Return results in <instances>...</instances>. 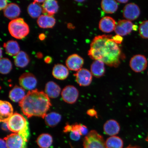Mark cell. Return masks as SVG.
<instances>
[{
    "label": "cell",
    "instance_id": "cell-23",
    "mask_svg": "<svg viewBox=\"0 0 148 148\" xmlns=\"http://www.w3.org/2000/svg\"><path fill=\"white\" fill-rule=\"evenodd\" d=\"M37 23L42 28H51L55 25L56 20L53 16L42 15L37 20Z\"/></svg>",
    "mask_w": 148,
    "mask_h": 148
},
{
    "label": "cell",
    "instance_id": "cell-38",
    "mask_svg": "<svg viewBox=\"0 0 148 148\" xmlns=\"http://www.w3.org/2000/svg\"><path fill=\"white\" fill-rule=\"evenodd\" d=\"M0 145H1V148H8L6 142H5L4 139H1V140H0Z\"/></svg>",
    "mask_w": 148,
    "mask_h": 148
},
{
    "label": "cell",
    "instance_id": "cell-11",
    "mask_svg": "<svg viewBox=\"0 0 148 148\" xmlns=\"http://www.w3.org/2000/svg\"><path fill=\"white\" fill-rule=\"evenodd\" d=\"M140 14L139 7L134 3H128L123 8V16L129 21H133L136 19L139 16Z\"/></svg>",
    "mask_w": 148,
    "mask_h": 148
},
{
    "label": "cell",
    "instance_id": "cell-35",
    "mask_svg": "<svg viewBox=\"0 0 148 148\" xmlns=\"http://www.w3.org/2000/svg\"><path fill=\"white\" fill-rule=\"evenodd\" d=\"M112 39L117 44H121L123 40V38L121 36L118 35L112 37Z\"/></svg>",
    "mask_w": 148,
    "mask_h": 148
},
{
    "label": "cell",
    "instance_id": "cell-17",
    "mask_svg": "<svg viewBox=\"0 0 148 148\" xmlns=\"http://www.w3.org/2000/svg\"><path fill=\"white\" fill-rule=\"evenodd\" d=\"M42 13L44 15L53 16L58 10V2L54 0H47L42 5Z\"/></svg>",
    "mask_w": 148,
    "mask_h": 148
},
{
    "label": "cell",
    "instance_id": "cell-41",
    "mask_svg": "<svg viewBox=\"0 0 148 148\" xmlns=\"http://www.w3.org/2000/svg\"><path fill=\"white\" fill-rule=\"evenodd\" d=\"M45 62L47 63H49L51 62V57L49 56L45 57Z\"/></svg>",
    "mask_w": 148,
    "mask_h": 148
},
{
    "label": "cell",
    "instance_id": "cell-21",
    "mask_svg": "<svg viewBox=\"0 0 148 148\" xmlns=\"http://www.w3.org/2000/svg\"><path fill=\"white\" fill-rule=\"evenodd\" d=\"M61 88L56 83L53 81H49L46 85L45 93L49 97L55 99L60 95Z\"/></svg>",
    "mask_w": 148,
    "mask_h": 148
},
{
    "label": "cell",
    "instance_id": "cell-37",
    "mask_svg": "<svg viewBox=\"0 0 148 148\" xmlns=\"http://www.w3.org/2000/svg\"><path fill=\"white\" fill-rule=\"evenodd\" d=\"M1 5H0V9L1 10H4L8 5V1L6 0H1L0 1Z\"/></svg>",
    "mask_w": 148,
    "mask_h": 148
},
{
    "label": "cell",
    "instance_id": "cell-2",
    "mask_svg": "<svg viewBox=\"0 0 148 148\" xmlns=\"http://www.w3.org/2000/svg\"><path fill=\"white\" fill-rule=\"evenodd\" d=\"M19 105L27 118L36 116L44 118L51 105L49 97L45 92L35 89L27 92Z\"/></svg>",
    "mask_w": 148,
    "mask_h": 148
},
{
    "label": "cell",
    "instance_id": "cell-26",
    "mask_svg": "<svg viewBox=\"0 0 148 148\" xmlns=\"http://www.w3.org/2000/svg\"><path fill=\"white\" fill-rule=\"evenodd\" d=\"M101 7L106 13L112 14L117 10L118 4L114 0H103L101 2Z\"/></svg>",
    "mask_w": 148,
    "mask_h": 148
},
{
    "label": "cell",
    "instance_id": "cell-6",
    "mask_svg": "<svg viewBox=\"0 0 148 148\" xmlns=\"http://www.w3.org/2000/svg\"><path fill=\"white\" fill-rule=\"evenodd\" d=\"M147 60L144 56L136 55L131 58L130 66L131 69L136 73H140L145 70L147 67Z\"/></svg>",
    "mask_w": 148,
    "mask_h": 148
},
{
    "label": "cell",
    "instance_id": "cell-24",
    "mask_svg": "<svg viewBox=\"0 0 148 148\" xmlns=\"http://www.w3.org/2000/svg\"><path fill=\"white\" fill-rule=\"evenodd\" d=\"M30 61L29 56L23 51H20L14 57V62L16 66L20 68L26 66Z\"/></svg>",
    "mask_w": 148,
    "mask_h": 148
},
{
    "label": "cell",
    "instance_id": "cell-40",
    "mask_svg": "<svg viewBox=\"0 0 148 148\" xmlns=\"http://www.w3.org/2000/svg\"><path fill=\"white\" fill-rule=\"evenodd\" d=\"M3 124L2 125V129L3 130L6 131L7 130H8V126H7V122H4L3 123Z\"/></svg>",
    "mask_w": 148,
    "mask_h": 148
},
{
    "label": "cell",
    "instance_id": "cell-9",
    "mask_svg": "<svg viewBox=\"0 0 148 148\" xmlns=\"http://www.w3.org/2000/svg\"><path fill=\"white\" fill-rule=\"evenodd\" d=\"M76 81L79 85L82 86H87L91 84L92 80V75L88 69L82 68L74 74Z\"/></svg>",
    "mask_w": 148,
    "mask_h": 148
},
{
    "label": "cell",
    "instance_id": "cell-20",
    "mask_svg": "<svg viewBox=\"0 0 148 148\" xmlns=\"http://www.w3.org/2000/svg\"><path fill=\"white\" fill-rule=\"evenodd\" d=\"M53 77L60 80H64L68 77L69 71L68 68L62 64H57L55 65L52 71Z\"/></svg>",
    "mask_w": 148,
    "mask_h": 148
},
{
    "label": "cell",
    "instance_id": "cell-42",
    "mask_svg": "<svg viewBox=\"0 0 148 148\" xmlns=\"http://www.w3.org/2000/svg\"><path fill=\"white\" fill-rule=\"evenodd\" d=\"M117 1L119 3H127V2L128 1H127V0H123V1H122V0H118V1Z\"/></svg>",
    "mask_w": 148,
    "mask_h": 148
},
{
    "label": "cell",
    "instance_id": "cell-45",
    "mask_svg": "<svg viewBox=\"0 0 148 148\" xmlns=\"http://www.w3.org/2000/svg\"><path fill=\"white\" fill-rule=\"evenodd\" d=\"M126 148H139L136 147H128Z\"/></svg>",
    "mask_w": 148,
    "mask_h": 148
},
{
    "label": "cell",
    "instance_id": "cell-1",
    "mask_svg": "<svg viewBox=\"0 0 148 148\" xmlns=\"http://www.w3.org/2000/svg\"><path fill=\"white\" fill-rule=\"evenodd\" d=\"M112 38L104 36L96 40L92 47V60H101L107 66L116 67L120 63L121 51Z\"/></svg>",
    "mask_w": 148,
    "mask_h": 148
},
{
    "label": "cell",
    "instance_id": "cell-43",
    "mask_svg": "<svg viewBox=\"0 0 148 148\" xmlns=\"http://www.w3.org/2000/svg\"><path fill=\"white\" fill-rule=\"evenodd\" d=\"M39 38L41 40H44L45 38V36L43 34H40L39 36Z\"/></svg>",
    "mask_w": 148,
    "mask_h": 148
},
{
    "label": "cell",
    "instance_id": "cell-12",
    "mask_svg": "<svg viewBox=\"0 0 148 148\" xmlns=\"http://www.w3.org/2000/svg\"><path fill=\"white\" fill-rule=\"evenodd\" d=\"M133 23L128 20H120L116 24L114 31L116 34L121 36L129 34L134 29Z\"/></svg>",
    "mask_w": 148,
    "mask_h": 148
},
{
    "label": "cell",
    "instance_id": "cell-13",
    "mask_svg": "<svg viewBox=\"0 0 148 148\" xmlns=\"http://www.w3.org/2000/svg\"><path fill=\"white\" fill-rule=\"evenodd\" d=\"M66 62L68 69L72 71H77L82 69L84 60L82 57L78 55L73 54L68 57Z\"/></svg>",
    "mask_w": 148,
    "mask_h": 148
},
{
    "label": "cell",
    "instance_id": "cell-15",
    "mask_svg": "<svg viewBox=\"0 0 148 148\" xmlns=\"http://www.w3.org/2000/svg\"><path fill=\"white\" fill-rule=\"evenodd\" d=\"M116 24L113 18L106 16L102 18L99 24V27L102 32L106 33L112 32L114 30Z\"/></svg>",
    "mask_w": 148,
    "mask_h": 148
},
{
    "label": "cell",
    "instance_id": "cell-36",
    "mask_svg": "<svg viewBox=\"0 0 148 148\" xmlns=\"http://www.w3.org/2000/svg\"><path fill=\"white\" fill-rule=\"evenodd\" d=\"M87 114L90 116H96L97 115V111L93 108L88 110L87 112Z\"/></svg>",
    "mask_w": 148,
    "mask_h": 148
},
{
    "label": "cell",
    "instance_id": "cell-47",
    "mask_svg": "<svg viewBox=\"0 0 148 148\" xmlns=\"http://www.w3.org/2000/svg\"></svg>",
    "mask_w": 148,
    "mask_h": 148
},
{
    "label": "cell",
    "instance_id": "cell-33",
    "mask_svg": "<svg viewBox=\"0 0 148 148\" xmlns=\"http://www.w3.org/2000/svg\"><path fill=\"white\" fill-rule=\"evenodd\" d=\"M81 136L82 135L79 131L75 130L70 132V136L71 140L77 141L80 138Z\"/></svg>",
    "mask_w": 148,
    "mask_h": 148
},
{
    "label": "cell",
    "instance_id": "cell-27",
    "mask_svg": "<svg viewBox=\"0 0 148 148\" xmlns=\"http://www.w3.org/2000/svg\"><path fill=\"white\" fill-rule=\"evenodd\" d=\"M44 119L46 125L50 127H53L60 123L62 119V116L57 113L51 112L46 114Z\"/></svg>",
    "mask_w": 148,
    "mask_h": 148
},
{
    "label": "cell",
    "instance_id": "cell-25",
    "mask_svg": "<svg viewBox=\"0 0 148 148\" xmlns=\"http://www.w3.org/2000/svg\"><path fill=\"white\" fill-rule=\"evenodd\" d=\"M6 53L10 56H16L19 53L20 48L18 43L14 40H9L3 44Z\"/></svg>",
    "mask_w": 148,
    "mask_h": 148
},
{
    "label": "cell",
    "instance_id": "cell-22",
    "mask_svg": "<svg viewBox=\"0 0 148 148\" xmlns=\"http://www.w3.org/2000/svg\"><path fill=\"white\" fill-rule=\"evenodd\" d=\"M25 95L24 89L21 87L16 86L9 92V97L13 101L19 103Z\"/></svg>",
    "mask_w": 148,
    "mask_h": 148
},
{
    "label": "cell",
    "instance_id": "cell-44",
    "mask_svg": "<svg viewBox=\"0 0 148 148\" xmlns=\"http://www.w3.org/2000/svg\"><path fill=\"white\" fill-rule=\"evenodd\" d=\"M45 1H34L35 2H36L39 3H43Z\"/></svg>",
    "mask_w": 148,
    "mask_h": 148
},
{
    "label": "cell",
    "instance_id": "cell-29",
    "mask_svg": "<svg viewBox=\"0 0 148 148\" xmlns=\"http://www.w3.org/2000/svg\"><path fill=\"white\" fill-rule=\"evenodd\" d=\"M27 12L31 17L33 18H39L42 12V6L39 3L34 1L31 3L27 7Z\"/></svg>",
    "mask_w": 148,
    "mask_h": 148
},
{
    "label": "cell",
    "instance_id": "cell-8",
    "mask_svg": "<svg viewBox=\"0 0 148 148\" xmlns=\"http://www.w3.org/2000/svg\"><path fill=\"white\" fill-rule=\"evenodd\" d=\"M19 83L22 88L28 90H34L37 84V80L33 74L29 73H24L20 76Z\"/></svg>",
    "mask_w": 148,
    "mask_h": 148
},
{
    "label": "cell",
    "instance_id": "cell-4",
    "mask_svg": "<svg viewBox=\"0 0 148 148\" xmlns=\"http://www.w3.org/2000/svg\"><path fill=\"white\" fill-rule=\"evenodd\" d=\"M8 130L18 134L29 127L28 122L21 114L15 113L7 122Z\"/></svg>",
    "mask_w": 148,
    "mask_h": 148
},
{
    "label": "cell",
    "instance_id": "cell-19",
    "mask_svg": "<svg viewBox=\"0 0 148 148\" xmlns=\"http://www.w3.org/2000/svg\"><path fill=\"white\" fill-rule=\"evenodd\" d=\"M104 64L101 60H94L90 66V72L92 75L97 78L103 77L105 72Z\"/></svg>",
    "mask_w": 148,
    "mask_h": 148
},
{
    "label": "cell",
    "instance_id": "cell-32",
    "mask_svg": "<svg viewBox=\"0 0 148 148\" xmlns=\"http://www.w3.org/2000/svg\"><path fill=\"white\" fill-rule=\"evenodd\" d=\"M139 33L142 38L148 39V20L140 23L139 27Z\"/></svg>",
    "mask_w": 148,
    "mask_h": 148
},
{
    "label": "cell",
    "instance_id": "cell-28",
    "mask_svg": "<svg viewBox=\"0 0 148 148\" xmlns=\"http://www.w3.org/2000/svg\"><path fill=\"white\" fill-rule=\"evenodd\" d=\"M36 142L40 148H49L52 144L53 138L50 134H42L38 137Z\"/></svg>",
    "mask_w": 148,
    "mask_h": 148
},
{
    "label": "cell",
    "instance_id": "cell-46",
    "mask_svg": "<svg viewBox=\"0 0 148 148\" xmlns=\"http://www.w3.org/2000/svg\"><path fill=\"white\" fill-rule=\"evenodd\" d=\"M77 1V2H83V1Z\"/></svg>",
    "mask_w": 148,
    "mask_h": 148
},
{
    "label": "cell",
    "instance_id": "cell-30",
    "mask_svg": "<svg viewBox=\"0 0 148 148\" xmlns=\"http://www.w3.org/2000/svg\"><path fill=\"white\" fill-rule=\"evenodd\" d=\"M105 144L107 148H123V142L119 137L114 136L107 138Z\"/></svg>",
    "mask_w": 148,
    "mask_h": 148
},
{
    "label": "cell",
    "instance_id": "cell-39",
    "mask_svg": "<svg viewBox=\"0 0 148 148\" xmlns=\"http://www.w3.org/2000/svg\"><path fill=\"white\" fill-rule=\"evenodd\" d=\"M71 125L69 124L66 125L65 127L64 132L65 133H67L68 132H71Z\"/></svg>",
    "mask_w": 148,
    "mask_h": 148
},
{
    "label": "cell",
    "instance_id": "cell-18",
    "mask_svg": "<svg viewBox=\"0 0 148 148\" xmlns=\"http://www.w3.org/2000/svg\"><path fill=\"white\" fill-rule=\"evenodd\" d=\"M21 10L19 7L14 3H9L3 10V14L5 17L12 20L17 18Z\"/></svg>",
    "mask_w": 148,
    "mask_h": 148
},
{
    "label": "cell",
    "instance_id": "cell-7",
    "mask_svg": "<svg viewBox=\"0 0 148 148\" xmlns=\"http://www.w3.org/2000/svg\"><path fill=\"white\" fill-rule=\"evenodd\" d=\"M78 90L73 86H68L62 90V96L63 100L69 104H73L77 101L79 97Z\"/></svg>",
    "mask_w": 148,
    "mask_h": 148
},
{
    "label": "cell",
    "instance_id": "cell-31",
    "mask_svg": "<svg viewBox=\"0 0 148 148\" xmlns=\"http://www.w3.org/2000/svg\"><path fill=\"white\" fill-rule=\"evenodd\" d=\"M12 69L11 61L7 58H1L0 60V72L3 75L9 73Z\"/></svg>",
    "mask_w": 148,
    "mask_h": 148
},
{
    "label": "cell",
    "instance_id": "cell-5",
    "mask_svg": "<svg viewBox=\"0 0 148 148\" xmlns=\"http://www.w3.org/2000/svg\"><path fill=\"white\" fill-rule=\"evenodd\" d=\"M83 148H107L103 137L97 131L92 130L86 136Z\"/></svg>",
    "mask_w": 148,
    "mask_h": 148
},
{
    "label": "cell",
    "instance_id": "cell-34",
    "mask_svg": "<svg viewBox=\"0 0 148 148\" xmlns=\"http://www.w3.org/2000/svg\"><path fill=\"white\" fill-rule=\"evenodd\" d=\"M80 132L82 135H86L88 134V127L86 125L81 124L80 127Z\"/></svg>",
    "mask_w": 148,
    "mask_h": 148
},
{
    "label": "cell",
    "instance_id": "cell-16",
    "mask_svg": "<svg viewBox=\"0 0 148 148\" xmlns=\"http://www.w3.org/2000/svg\"><path fill=\"white\" fill-rule=\"evenodd\" d=\"M103 130L106 134L111 136H114L119 134L120 127L119 123L116 120L110 119L107 120L105 123Z\"/></svg>",
    "mask_w": 148,
    "mask_h": 148
},
{
    "label": "cell",
    "instance_id": "cell-3",
    "mask_svg": "<svg viewBox=\"0 0 148 148\" xmlns=\"http://www.w3.org/2000/svg\"><path fill=\"white\" fill-rule=\"evenodd\" d=\"M8 29L11 36L19 40L25 38L29 32L28 25L21 18L12 20L8 24Z\"/></svg>",
    "mask_w": 148,
    "mask_h": 148
},
{
    "label": "cell",
    "instance_id": "cell-14",
    "mask_svg": "<svg viewBox=\"0 0 148 148\" xmlns=\"http://www.w3.org/2000/svg\"><path fill=\"white\" fill-rule=\"evenodd\" d=\"M13 108L12 104L6 101H0V121L7 122L13 114Z\"/></svg>",
    "mask_w": 148,
    "mask_h": 148
},
{
    "label": "cell",
    "instance_id": "cell-10",
    "mask_svg": "<svg viewBox=\"0 0 148 148\" xmlns=\"http://www.w3.org/2000/svg\"><path fill=\"white\" fill-rule=\"evenodd\" d=\"M8 148H26L27 143L17 133L8 135L4 138Z\"/></svg>",
    "mask_w": 148,
    "mask_h": 148
}]
</instances>
